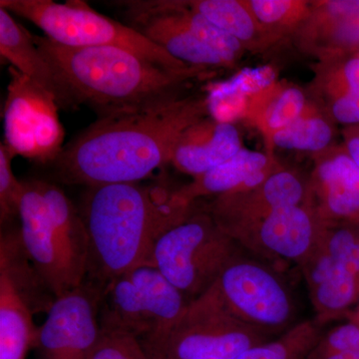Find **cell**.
Masks as SVG:
<instances>
[{
    "mask_svg": "<svg viewBox=\"0 0 359 359\" xmlns=\"http://www.w3.org/2000/svg\"><path fill=\"white\" fill-rule=\"evenodd\" d=\"M250 13L261 27L292 23L301 16L304 4L292 0H250L247 2Z\"/></svg>",
    "mask_w": 359,
    "mask_h": 359,
    "instance_id": "obj_30",
    "label": "cell"
},
{
    "mask_svg": "<svg viewBox=\"0 0 359 359\" xmlns=\"http://www.w3.org/2000/svg\"><path fill=\"white\" fill-rule=\"evenodd\" d=\"M90 359H149L140 342L129 335L102 332Z\"/></svg>",
    "mask_w": 359,
    "mask_h": 359,
    "instance_id": "obj_31",
    "label": "cell"
},
{
    "mask_svg": "<svg viewBox=\"0 0 359 359\" xmlns=\"http://www.w3.org/2000/svg\"><path fill=\"white\" fill-rule=\"evenodd\" d=\"M37 313L32 297L0 273V359H25L36 340L33 316Z\"/></svg>",
    "mask_w": 359,
    "mask_h": 359,
    "instance_id": "obj_18",
    "label": "cell"
},
{
    "mask_svg": "<svg viewBox=\"0 0 359 359\" xmlns=\"http://www.w3.org/2000/svg\"><path fill=\"white\" fill-rule=\"evenodd\" d=\"M18 215L26 254L55 297L79 287L88 273L89 240L80 214L52 181H22Z\"/></svg>",
    "mask_w": 359,
    "mask_h": 359,
    "instance_id": "obj_4",
    "label": "cell"
},
{
    "mask_svg": "<svg viewBox=\"0 0 359 359\" xmlns=\"http://www.w3.org/2000/svg\"><path fill=\"white\" fill-rule=\"evenodd\" d=\"M344 318L347 320V321H351V323H358L359 325V304L358 306H354L351 311H349L348 313L346 314Z\"/></svg>",
    "mask_w": 359,
    "mask_h": 359,
    "instance_id": "obj_34",
    "label": "cell"
},
{
    "mask_svg": "<svg viewBox=\"0 0 359 359\" xmlns=\"http://www.w3.org/2000/svg\"><path fill=\"white\" fill-rule=\"evenodd\" d=\"M208 112L207 97H189L154 109L98 118L51 161L54 183L85 188L140 183L171 163L179 137Z\"/></svg>",
    "mask_w": 359,
    "mask_h": 359,
    "instance_id": "obj_1",
    "label": "cell"
},
{
    "mask_svg": "<svg viewBox=\"0 0 359 359\" xmlns=\"http://www.w3.org/2000/svg\"><path fill=\"white\" fill-rule=\"evenodd\" d=\"M0 54L21 76L50 98L63 109L75 107L57 72L44 57L33 40L32 33L14 20L11 13L0 7Z\"/></svg>",
    "mask_w": 359,
    "mask_h": 359,
    "instance_id": "obj_16",
    "label": "cell"
},
{
    "mask_svg": "<svg viewBox=\"0 0 359 359\" xmlns=\"http://www.w3.org/2000/svg\"><path fill=\"white\" fill-rule=\"evenodd\" d=\"M212 287L233 316L269 337L295 325L292 292L276 269L259 259L238 252Z\"/></svg>",
    "mask_w": 359,
    "mask_h": 359,
    "instance_id": "obj_10",
    "label": "cell"
},
{
    "mask_svg": "<svg viewBox=\"0 0 359 359\" xmlns=\"http://www.w3.org/2000/svg\"><path fill=\"white\" fill-rule=\"evenodd\" d=\"M309 205L278 208L263 219L233 231L229 237L257 259L276 266H301L327 230Z\"/></svg>",
    "mask_w": 359,
    "mask_h": 359,
    "instance_id": "obj_12",
    "label": "cell"
},
{
    "mask_svg": "<svg viewBox=\"0 0 359 359\" xmlns=\"http://www.w3.org/2000/svg\"><path fill=\"white\" fill-rule=\"evenodd\" d=\"M321 334L316 320L302 321L278 339L250 347L236 359H306Z\"/></svg>",
    "mask_w": 359,
    "mask_h": 359,
    "instance_id": "obj_22",
    "label": "cell"
},
{
    "mask_svg": "<svg viewBox=\"0 0 359 359\" xmlns=\"http://www.w3.org/2000/svg\"><path fill=\"white\" fill-rule=\"evenodd\" d=\"M325 39L328 50L337 55H348L359 51V13L325 20Z\"/></svg>",
    "mask_w": 359,
    "mask_h": 359,
    "instance_id": "obj_28",
    "label": "cell"
},
{
    "mask_svg": "<svg viewBox=\"0 0 359 359\" xmlns=\"http://www.w3.org/2000/svg\"><path fill=\"white\" fill-rule=\"evenodd\" d=\"M306 110V97L297 87H287L273 96L264 113V123L271 135L289 126L304 115Z\"/></svg>",
    "mask_w": 359,
    "mask_h": 359,
    "instance_id": "obj_27",
    "label": "cell"
},
{
    "mask_svg": "<svg viewBox=\"0 0 359 359\" xmlns=\"http://www.w3.org/2000/svg\"><path fill=\"white\" fill-rule=\"evenodd\" d=\"M325 359H359V348L346 353L337 354Z\"/></svg>",
    "mask_w": 359,
    "mask_h": 359,
    "instance_id": "obj_33",
    "label": "cell"
},
{
    "mask_svg": "<svg viewBox=\"0 0 359 359\" xmlns=\"http://www.w3.org/2000/svg\"><path fill=\"white\" fill-rule=\"evenodd\" d=\"M65 85L75 107L85 104L98 118L154 109L181 100L187 82L204 67L175 70L117 47H67L33 35Z\"/></svg>",
    "mask_w": 359,
    "mask_h": 359,
    "instance_id": "obj_3",
    "label": "cell"
},
{
    "mask_svg": "<svg viewBox=\"0 0 359 359\" xmlns=\"http://www.w3.org/2000/svg\"><path fill=\"white\" fill-rule=\"evenodd\" d=\"M359 13V0H334L321 6L320 16L323 20H337Z\"/></svg>",
    "mask_w": 359,
    "mask_h": 359,
    "instance_id": "obj_32",
    "label": "cell"
},
{
    "mask_svg": "<svg viewBox=\"0 0 359 359\" xmlns=\"http://www.w3.org/2000/svg\"><path fill=\"white\" fill-rule=\"evenodd\" d=\"M238 252L240 247L211 215L193 205L183 221L158 238L150 264L192 302L211 289Z\"/></svg>",
    "mask_w": 359,
    "mask_h": 359,
    "instance_id": "obj_8",
    "label": "cell"
},
{
    "mask_svg": "<svg viewBox=\"0 0 359 359\" xmlns=\"http://www.w3.org/2000/svg\"><path fill=\"white\" fill-rule=\"evenodd\" d=\"M332 90V116L348 127L359 125V56H349L335 71Z\"/></svg>",
    "mask_w": 359,
    "mask_h": 359,
    "instance_id": "obj_24",
    "label": "cell"
},
{
    "mask_svg": "<svg viewBox=\"0 0 359 359\" xmlns=\"http://www.w3.org/2000/svg\"><path fill=\"white\" fill-rule=\"evenodd\" d=\"M0 7L39 26L46 37L67 47H117L175 70L193 66L180 62L125 23L94 11L84 1L1 0Z\"/></svg>",
    "mask_w": 359,
    "mask_h": 359,
    "instance_id": "obj_7",
    "label": "cell"
},
{
    "mask_svg": "<svg viewBox=\"0 0 359 359\" xmlns=\"http://www.w3.org/2000/svg\"><path fill=\"white\" fill-rule=\"evenodd\" d=\"M13 151L6 143L0 144V224L1 230L18 221L23 183L13 170Z\"/></svg>",
    "mask_w": 359,
    "mask_h": 359,
    "instance_id": "obj_25",
    "label": "cell"
},
{
    "mask_svg": "<svg viewBox=\"0 0 359 359\" xmlns=\"http://www.w3.org/2000/svg\"><path fill=\"white\" fill-rule=\"evenodd\" d=\"M276 72L269 66L245 68L226 81L215 85L207 96L209 111L214 119L231 123L245 115L250 97L268 92L276 80Z\"/></svg>",
    "mask_w": 359,
    "mask_h": 359,
    "instance_id": "obj_20",
    "label": "cell"
},
{
    "mask_svg": "<svg viewBox=\"0 0 359 359\" xmlns=\"http://www.w3.org/2000/svg\"><path fill=\"white\" fill-rule=\"evenodd\" d=\"M273 166L266 155L242 148L219 166L195 177L188 185L175 191V195L188 205L204 196H221L244 191L249 180Z\"/></svg>",
    "mask_w": 359,
    "mask_h": 359,
    "instance_id": "obj_19",
    "label": "cell"
},
{
    "mask_svg": "<svg viewBox=\"0 0 359 359\" xmlns=\"http://www.w3.org/2000/svg\"><path fill=\"white\" fill-rule=\"evenodd\" d=\"M308 190L297 175L278 170L252 190L218 196L205 211L226 235L278 208L306 204Z\"/></svg>",
    "mask_w": 359,
    "mask_h": 359,
    "instance_id": "obj_13",
    "label": "cell"
},
{
    "mask_svg": "<svg viewBox=\"0 0 359 359\" xmlns=\"http://www.w3.org/2000/svg\"><path fill=\"white\" fill-rule=\"evenodd\" d=\"M186 6L204 16L212 25L237 39L243 45L252 43L261 26L250 13L247 2L237 0H193Z\"/></svg>",
    "mask_w": 359,
    "mask_h": 359,
    "instance_id": "obj_21",
    "label": "cell"
},
{
    "mask_svg": "<svg viewBox=\"0 0 359 359\" xmlns=\"http://www.w3.org/2000/svg\"><path fill=\"white\" fill-rule=\"evenodd\" d=\"M123 23L193 67H228L244 50V45L211 21L175 0L114 1Z\"/></svg>",
    "mask_w": 359,
    "mask_h": 359,
    "instance_id": "obj_5",
    "label": "cell"
},
{
    "mask_svg": "<svg viewBox=\"0 0 359 359\" xmlns=\"http://www.w3.org/2000/svg\"><path fill=\"white\" fill-rule=\"evenodd\" d=\"M104 290L85 280L56 297L39 327V359H90L102 337L99 313Z\"/></svg>",
    "mask_w": 359,
    "mask_h": 359,
    "instance_id": "obj_11",
    "label": "cell"
},
{
    "mask_svg": "<svg viewBox=\"0 0 359 359\" xmlns=\"http://www.w3.org/2000/svg\"><path fill=\"white\" fill-rule=\"evenodd\" d=\"M325 249L353 275L359 278V236L351 224L327 226L323 233Z\"/></svg>",
    "mask_w": 359,
    "mask_h": 359,
    "instance_id": "obj_26",
    "label": "cell"
},
{
    "mask_svg": "<svg viewBox=\"0 0 359 359\" xmlns=\"http://www.w3.org/2000/svg\"><path fill=\"white\" fill-rule=\"evenodd\" d=\"M299 268L316 313L314 320L320 327L328 321L344 318L359 304V278L327 252L323 238Z\"/></svg>",
    "mask_w": 359,
    "mask_h": 359,
    "instance_id": "obj_14",
    "label": "cell"
},
{
    "mask_svg": "<svg viewBox=\"0 0 359 359\" xmlns=\"http://www.w3.org/2000/svg\"><path fill=\"white\" fill-rule=\"evenodd\" d=\"M332 126L316 116H304L280 131L271 135L276 147L287 150L318 152L330 145L332 140Z\"/></svg>",
    "mask_w": 359,
    "mask_h": 359,
    "instance_id": "obj_23",
    "label": "cell"
},
{
    "mask_svg": "<svg viewBox=\"0 0 359 359\" xmlns=\"http://www.w3.org/2000/svg\"><path fill=\"white\" fill-rule=\"evenodd\" d=\"M242 148L240 133L233 123L203 118L179 137L171 163L195 178L231 159Z\"/></svg>",
    "mask_w": 359,
    "mask_h": 359,
    "instance_id": "obj_17",
    "label": "cell"
},
{
    "mask_svg": "<svg viewBox=\"0 0 359 359\" xmlns=\"http://www.w3.org/2000/svg\"><path fill=\"white\" fill-rule=\"evenodd\" d=\"M189 304L154 266H137L104 290L99 313L101 330L129 335L147 349L167 337Z\"/></svg>",
    "mask_w": 359,
    "mask_h": 359,
    "instance_id": "obj_6",
    "label": "cell"
},
{
    "mask_svg": "<svg viewBox=\"0 0 359 359\" xmlns=\"http://www.w3.org/2000/svg\"><path fill=\"white\" fill-rule=\"evenodd\" d=\"M311 188L316 203L309 207L325 226L358 221L359 168L346 149L318 165Z\"/></svg>",
    "mask_w": 359,
    "mask_h": 359,
    "instance_id": "obj_15",
    "label": "cell"
},
{
    "mask_svg": "<svg viewBox=\"0 0 359 359\" xmlns=\"http://www.w3.org/2000/svg\"><path fill=\"white\" fill-rule=\"evenodd\" d=\"M359 348V325L347 321L321 334L306 359H325Z\"/></svg>",
    "mask_w": 359,
    "mask_h": 359,
    "instance_id": "obj_29",
    "label": "cell"
},
{
    "mask_svg": "<svg viewBox=\"0 0 359 359\" xmlns=\"http://www.w3.org/2000/svg\"><path fill=\"white\" fill-rule=\"evenodd\" d=\"M194 204L182 202L175 191L140 183L86 188L79 208L89 240L86 280L105 290L118 276L150 264L158 238Z\"/></svg>",
    "mask_w": 359,
    "mask_h": 359,
    "instance_id": "obj_2",
    "label": "cell"
},
{
    "mask_svg": "<svg viewBox=\"0 0 359 359\" xmlns=\"http://www.w3.org/2000/svg\"><path fill=\"white\" fill-rule=\"evenodd\" d=\"M353 224V228L355 229L356 233H358L359 236V219L358 221H356L355 223L351 224Z\"/></svg>",
    "mask_w": 359,
    "mask_h": 359,
    "instance_id": "obj_35",
    "label": "cell"
},
{
    "mask_svg": "<svg viewBox=\"0 0 359 359\" xmlns=\"http://www.w3.org/2000/svg\"><path fill=\"white\" fill-rule=\"evenodd\" d=\"M356 54H358V55L359 56V51H358V53H356Z\"/></svg>",
    "mask_w": 359,
    "mask_h": 359,
    "instance_id": "obj_36",
    "label": "cell"
},
{
    "mask_svg": "<svg viewBox=\"0 0 359 359\" xmlns=\"http://www.w3.org/2000/svg\"><path fill=\"white\" fill-rule=\"evenodd\" d=\"M269 339L233 316L212 287L190 302L165 339L144 351L149 359H236Z\"/></svg>",
    "mask_w": 359,
    "mask_h": 359,
    "instance_id": "obj_9",
    "label": "cell"
}]
</instances>
